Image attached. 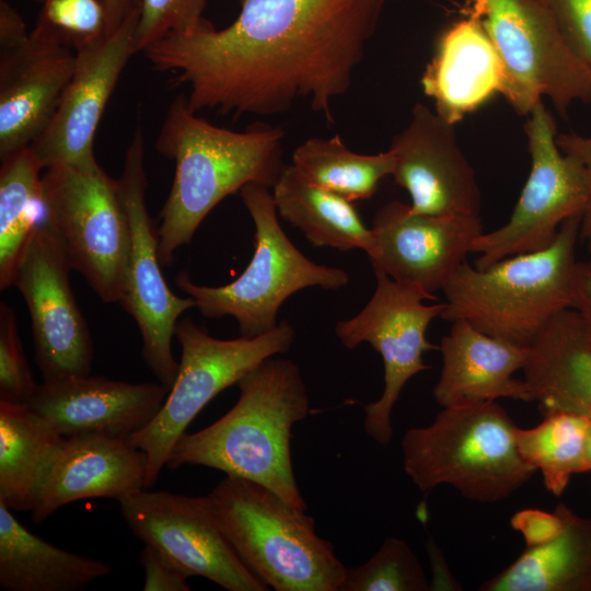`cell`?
<instances>
[{"label": "cell", "mask_w": 591, "mask_h": 591, "mask_svg": "<svg viewBox=\"0 0 591 591\" xmlns=\"http://www.w3.org/2000/svg\"><path fill=\"white\" fill-rule=\"evenodd\" d=\"M386 0H239L222 30L169 34L142 53L188 88L189 108L234 118L270 116L305 102L334 123Z\"/></svg>", "instance_id": "obj_1"}, {"label": "cell", "mask_w": 591, "mask_h": 591, "mask_svg": "<svg viewBox=\"0 0 591 591\" xmlns=\"http://www.w3.org/2000/svg\"><path fill=\"white\" fill-rule=\"evenodd\" d=\"M178 95L170 105L155 148L175 173L157 228L161 264L188 244L205 217L227 196L255 183L273 188L282 162L283 129L255 121L244 131L215 126Z\"/></svg>", "instance_id": "obj_2"}, {"label": "cell", "mask_w": 591, "mask_h": 591, "mask_svg": "<svg viewBox=\"0 0 591 591\" xmlns=\"http://www.w3.org/2000/svg\"><path fill=\"white\" fill-rule=\"evenodd\" d=\"M240 395L221 418L175 443L166 466L200 465L258 483L306 510L291 461L294 424L310 413L299 367L270 357L236 383Z\"/></svg>", "instance_id": "obj_3"}, {"label": "cell", "mask_w": 591, "mask_h": 591, "mask_svg": "<svg viewBox=\"0 0 591 591\" xmlns=\"http://www.w3.org/2000/svg\"><path fill=\"white\" fill-rule=\"evenodd\" d=\"M581 215L565 220L547 247L478 269L465 260L442 288L440 317L464 320L478 331L530 348L558 312L571 308Z\"/></svg>", "instance_id": "obj_4"}, {"label": "cell", "mask_w": 591, "mask_h": 591, "mask_svg": "<svg viewBox=\"0 0 591 591\" xmlns=\"http://www.w3.org/2000/svg\"><path fill=\"white\" fill-rule=\"evenodd\" d=\"M215 518L244 566L276 591H338L346 567L314 519L271 489L225 475L208 495Z\"/></svg>", "instance_id": "obj_5"}, {"label": "cell", "mask_w": 591, "mask_h": 591, "mask_svg": "<svg viewBox=\"0 0 591 591\" xmlns=\"http://www.w3.org/2000/svg\"><path fill=\"white\" fill-rule=\"evenodd\" d=\"M442 408L402 439L404 471L421 491L447 484L468 500L497 502L534 475L519 452L518 426L496 401Z\"/></svg>", "instance_id": "obj_6"}, {"label": "cell", "mask_w": 591, "mask_h": 591, "mask_svg": "<svg viewBox=\"0 0 591 591\" xmlns=\"http://www.w3.org/2000/svg\"><path fill=\"white\" fill-rule=\"evenodd\" d=\"M239 193L255 224L254 254L245 270L219 287L197 285L187 271L179 273L175 283L201 315L233 316L241 336L252 338L278 325V311L294 292L310 287L337 290L349 282V276L340 268L314 263L292 244L279 224L268 187L251 183Z\"/></svg>", "instance_id": "obj_7"}, {"label": "cell", "mask_w": 591, "mask_h": 591, "mask_svg": "<svg viewBox=\"0 0 591 591\" xmlns=\"http://www.w3.org/2000/svg\"><path fill=\"white\" fill-rule=\"evenodd\" d=\"M505 69L502 95L520 115L548 97L565 115L591 104V69L563 35L545 0H468Z\"/></svg>", "instance_id": "obj_8"}, {"label": "cell", "mask_w": 591, "mask_h": 591, "mask_svg": "<svg viewBox=\"0 0 591 591\" xmlns=\"http://www.w3.org/2000/svg\"><path fill=\"white\" fill-rule=\"evenodd\" d=\"M43 219L53 229L72 269L97 297L121 304L130 253V229L118 181L95 169L45 170Z\"/></svg>", "instance_id": "obj_9"}, {"label": "cell", "mask_w": 591, "mask_h": 591, "mask_svg": "<svg viewBox=\"0 0 591 591\" xmlns=\"http://www.w3.org/2000/svg\"><path fill=\"white\" fill-rule=\"evenodd\" d=\"M178 372L154 418L126 440L148 459L146 488L153 486L169 456L199 412L264 360L288 351L294 331L287 321L263 335L219 339L192 318L178 320Z\"/></svg>", "instance_id": "obj_10"}, {"label": "cell", "mask_w": 591, "mask_h": 591, "mask_svg": "<svg viewBox=\"0 0 591 591\" xmlns=\"http://www.w3.org/2000/svg\"><path fill=\"white\" fill-rule=\"evenodd\" d=\"M375 290L354 317L339 321L335 334L348 349L369 343L383 360L384 387L381 396L364 406L366 433L381 445L393 437L392 412L405 384L430 369L422 355L439 347L428 341L429 324L440 316L445 303L426 305L437 297L419 286L392 279L375 269Z\"/></svg>", "instance_id": "obj_11"}, {"label": "cell", "mask_w": 591, "mask_h": 591, "mask_svg": "<svg viewBox=\"0 0 591 591\" xmlns=\"http://www.w3.org/2000/svg\"><path fill=\"white\" fill-rule=\"evenodd\" d=\"M531 158L529 177L510 219L502 227L482 233L471 253H478L475 267L485 269L509 256L551 245L561 223L583 213L588 188L581 164L560 151L556 123L543 102H537L524 125Z\"/></svg>", "instance_id": "obj_12"}, {"label": "cell", "mask_w": 591, "mask_h": 591, "mask_svg": "<svg viewBox=\"0 0 591 591\" xmlns=\"http://www.w3.org/2000/svg\"><path fill=\"white\" fill-rule=\"evenodd\" d=\"M117 181L130 229L128 275L120 305L139 328L144 363L170 390L179 367L172 351L176 324L185 311L195 308V302L188 296L175 294L162 274L158 232L146 200L144 139L139 126L127 148Z\"/></svg>", "instance_id": "obj_13"}, {"label": "cell", "mask_w": 591, "mask_h": 591, "mask_svg": "<svg viewBox=\"0 0 591 591\" xmlns=\"http://www.w3.org/2000/svg\"><path fill=\"white\" fill-rule=\"evenodd\" d=\"M118 503L132 533L189 577L206 578L228 591L269 589L229 544L208 495L190 497L144 488Z\"/></svg>", "instance_id": "obj_14"}, {"label": "cell", "mask_w": 591, "mask_h": 591, "mask_svg": "<svg viewBox=\"0 0 591 591\" xmlns=\"http://www.w3.org/2000/svg\"><path fill=\"white\" fill-rule=\"evenodd\" d=\"M69 259L42 219L19 264L13 286L32 324L35 360L44 380L90 374L93 343L70 285Z\"/></svg>", "instance_id": "obj_15"}, {"label": "cell", "mask_w": 591, "mask_h": 591, "mask_svg": "<svg viewBox=\"0 0 591 591\" xmlns=\"http://www.w3.org/2000/svg\"><path fill=\"white\" fill-rule=\"evenodd\" d=\"M139 7L109 34L74 46L76 68L58 107L30 146L44 170L95 169L94 137L105 106L136 50Z\"/></svg>", "instance_id": "obj_16"}, {"label": "cell", "mask_w": 591, "mask_h": 591, "mask_svg": "<svg viewBox=\"0 0 591 591\" xmlns=\"http://www.w3.org/2000/svg\"><path fill=\"white\" fill-rule=\"evenodd\" d=\"M373 268L429 293L442 290L484 233L480 215L432 216L394 200L372 220Z\"/></svg>", "instance_id": "obj_17"}, {"label": "cell", "mask_w": 591, "mask_h": 591, "mask_svg": "<svg viewBox=\"0 0 591 591\" xmlns=\"http://www.w3.org/2000/svg\"><path fill=\"white\" fill-rule=\"evenodd\" d=\"M394 182L410 196V209L432 216L480 215L482 196L454 125L422 103L408 125L393 136Z\"/></svg>", "instance_id": "obj_18"}, {"label": "cell", "mask_w": 591, "mask_h": 591, "mask_svg": "<svg viewBox=\"0 0 591 591\" xmlns=\"http://www.w3.org/2000/svg\"><path fill=\"white\" fill-rule=\"evenodd\" d=\"M69 43L39 16L22 45L0 53V159L30 147L50 123L76 68Z\"/></svg>", "instance_id": "obj_19"}, {"label": "cell", "mask_w": 591, "mask_h": 591, "mask_svg": "<svg viewBox=\"0 0 591 591\" xmlns=\"http://www.w3.org/2000/svg\"><path fill=\"white\" fill-rule=\"evenodd\" d=\"M169 391L161 383L83 374L44 380L26 405L65 438L127 439L154 418Z\"/></svg>", "instance_id": "obj_20"}, {"label": "cell", "mask_w": 591, "mask_h": 591, "mask_svg": "<svg viewBox=\"0 0 591 591\" xmlns=\"http://www.w3.org/2000/svg\"><path fill=\"white\" fill-rule=\"evenodd\" d=\"M147 471L146 453L126 439L103 434L67 438L32 518L40 523L81 499L119 501L146 488Z\"/></svg>", "instance_id": "obj_21"}, {"label": "cell", "mask_w": 591, "mask_h": 591, "mask_svg": "<svg viewBox=\"0 0 591 591\" xmlns=\"http://www.w3.org/2000/svg\"><path fill=\"white\" fill-rule=\"evenodd\" d=\"M439 349L442 369L432 392L439 406L498 398L533 402L526 382L513 378L525 366L530 348L495 338L464 320H455Z\"/></svg>", "instance_id": "obj_22"}, {"label": "cell", "mask_w": 591, "mask_h": 591, "mask_svg": "<svg viewBox=\"0 0 591 591\" xmlns=\"http://www.w3.org/2000/svg\"><path fill=\"white\" fill-rule=\"evenodd\" d=\"M421 86L433 100L434 111L453 125L493 94H502L503 65L474 14L468 12L441 35Z\"/></svg>", "instance_id": "obj_23"}, {"label": "cell", "mask_w": 591, "mask_h": 591, "mask_svg": "<svg viewBox=\"0 0 591 591\" xmlns=\"http://www.w3.org/2000/svg\"><path fill=\"white\" fill-rule=\"evenodd\" d=\"M542 416H591V326L575 309L558 312L530 346L522 369Z\"/></svg>", "instance_id": "obj_24"}, {"label": "cell", "mask_w": 591, "mask_h": 591, "mask_svg": "<svg viewBox=\"0 0 591 591\" xmlns=\"http://www.w3.org/2000/svg\"><path fill=\"white\" fill-rule=\"evenodd\" d=\"M112 566L53 545L21 524L0 502V588L7 591H78Z\"/></svg>", "instance_id": "obj_25"}, {"label": "cell", "mask_w": 591, "mask_h": 591, "mask_svg": "<svg viewBox=\"0 0 591 591\" xmlns=\"http://www.w3.org/2000/svg\"><path fill=\"white\" fill-rule=\"evenodd\" d=\"M66 439L26 404L0 401V502L33 511Z\"/></svg>", "instance_id": "obj_26"}, {"label": "cell", "mask_w": 591, "mask_h": 591, "mask_svg": "<svg viewBox=\"0 0 591 591\" xmlns=\"http://www.w3.org/2000/svg\"><path fill=\"white\" fill-rule=\"evenodd\" d=\"M555 510L564 520L551 542L525 547L502 571L483 582L480 591H591V519L565 503Z\"/></svg>", "instance_id": "obj_27"}, {"label": "cell", "mask_w": 591, "mask_h": 591, "mask_svg": "<svg viewBox=\"0 0 591 591\" xmlns=\"http://www.w3.org/2000/svg\"><path fill=\"white\" fill-rule=\"evenodd\" d=\"M271 193L278 215L314 246L370 252L371 228L363 224L352 204L308 182L292 164L283 167Z\"/></svg>", "instance_id": "obj_28"}, {"label": "cell", "mask_w": 591, "mask_h": 591, "mask_svg": "<svg viewBox=\"0 0 591 591\" xmlns=\"http://www.w3.org/2000/svg\"><path fill=\"white\" fill-rule=\"evenodd\" d=\"M43 166L31 147L1 159L0 289L13 286L19 264L43 219Z\"/></svg>", "instance_id": "obj_29"}, {"label": "cell", "mask_w": 591, "mask_h": 591, "mask_svg": "<svg viewBox=\"0 0 591 591\" xmlns=\"http://www.w3.org/2000/svg\"><path fill=\"white\" fill-rule=\"evenodd\" d=\"M292 165L310 183L354 202L371 198L380 181L392 175L394 155L387 150L360 154L341 138H310L292 154Z\"/></svg>", "instance_id": "obj_30"}, {"label": "cell", "mask_w": 591, "mask_h": 591, "mask_svg": "<svg viewBox=\"0 0 591 591\" xmlns=\"http://www.w3.org/2000/svg\"><path fill=\"white\" fill-rule=\"evenodd\" d=\"M543 418L533 428L517 427V445L522 457L541 472L546 489L559 497L572 475L589 472L586 438L590 416L557 412Z\"/></svg>", "instance_id": "obj_31"}, {"label": "cell", "mask_w": 591, "mask_h": 591, "mask_svg": "<svg viewBox=\"0 0 591 591\" xmlns=\"http://www.w3.org/2000/svg\"><path fill=\"white\" fill-rule=\"evenodd\" d=\"M429 582L410 546L387 537L362 565L346 567L338 591H426Z\"/></svg>", "instance_id": "obj_32"}, {"label": "cell", "mask_w": 591, "mask_h": 591, "mask_svg": "<svg viewBox=\"0 0 591 591\" xmlns=\"http://www.w3.org/2000/svg\"><path fill=\"white\" fill-rule=\"evenodd\" d=\"M139 20L136 31V50L169 34L189 35L215 26L204 18L208 0H137Z\"/></svg>", "instance_id": "obj_33"}, {"label": "cell", "mask_w": 591, "mask_h": 591, "mask_svg": "<svg viewBox=\"0 0 591 591\" xmlns=\"http://www.w3.org/2000/svg\"><path fill=\"white\" fill-rule=\"evenodd\" d=\"M35 382L19 337L12 306L0 303V401L27 404L35 394Z\"/></svg>", "instance_id": "obj_34"}, {"label": "cell", "mask_w": 591, "mask_h": 591, "mask_svg": "<svg viewBox=\"0 0 591 591\" xmlns=\"http://www.w3.org/2000/svg\"><path fill=\"white\" fill-rule=\"evenodd\" d=\"M40 18L59 31L73 47L105 34L102 0H45Z\"/></svg>", "instance_id": "obj_35"}, {"label": "cell", "mask_w": 591, "mask_h": 591, "mask_svg": "<svg viewBox=\"0 0 591 591\" xmlns=\"http://www.w3.org/2000/svg\"><path fill=\"white\" fill-rule=\"evenodd\" d=\"M567 43L591 69V0H545Z\"/></svg>", "instance_id": "obj_36"}, {"label": "cell", "mask_w": 591, "mask_h": 591, "mask_svg": "<svg viewBox=\"0 0 591 591\" xmlns=\"http://www.w3.org/2000/svg\"><path fill=\"white\" fill-rule=\"evenodd\" d=\"M140 563L144 570V591H188L189 576L144 544Z\"/></svg>", "instance_id": "obj_37"}, {"label": "cell", "mask_w": 591, "mask_h": 591, "mask_svg": "<svg viewBox=\"0 0 591 591\" xmlns=\"http://www.w3.org/2000/svg\"><path fill=\"white\" fill-rule=\"evenodd\" d=\"M510 523L522 534L528 547L551 542L564 528V520L556 510L551 513L534 508L518 511L512 515Z\"/></svg>", "instance_id": "obj_38"}, {"label": "cell", "mask_w": 591, "mask_h": 591, "mask_svg": "<svg viewBox=\"0 0 591 591\" xmlns=\"http://www.w3.org/2000/svg\"><path fill=\"white\" fill-rule=\"evenodd\" d=\"M556 143L561 152L578 160L584 173L588 202L581 217L580 237L587 241L591 251V136L559 134L556 136Z\"/></svg>", "instance_id": "obj_39"}, {"label": "cell", "mask_w": 591, "mask_h": 591, "mask_svg": "<svg viewBox=\"0 0 591 591\" xmlns=\"http://www.w3.org/2000/svg\"><path fill=\"white\" fill-rule=\"evenodd\" d=\"M28 35L19 12L5 0H0V53L22 45Z\"/></svg>", "instance_id": "obj_40"}, {"label": "cell", "mask_w": 591, "mask_h": 591, "mask_svg": "<svg viewBox=\"0 0 591 591\" xmlns=\"http://www.w3.org/2000/svg\"><path fill=\"white\" fill-rule=\"evenodd\" d=\"M571 308L591 326V260L577 262L571 283Z\"/></svg>", "instance_id": "obj_41"}, {"label": "cell", "mask_w": 591, "mask_h": 591, "mask_svg": "<svg viewBox=\"0 0 591 591\" xmlns=\"http://www.w3.org/2000/svg\"><path fill=\"white\" fill-rule=\"evenodd\" d=\"M426 545L432 567V580L429 582V590H460V586L449 576L444 557L434 542L429 538Z\"/></svg>", "instance_id": "obj_42"}, {"label": "cell", "mask_w": 591, "mask_h": 591, "mask_svg": "<svg viewBox=\"0 0 591 591\" xmlns=\"http://www.w3.org/2000/svg\"><path fill=\"white\" fill-rule=\"evenodd\" d=\"M105 8V34L114 32L125 16L138 5L137 0H102Z\"/></svg>", "instance_id": "obj_43"}, {"label": "cell", "mask_w": 591, "mask_h": 591, "mask_svg": "<svg viewBox=\"0 0 591 591\" xmlns=\"http://www.w3.org/2000/svg\"><path fill=\"white\" fill-rule=\"evenodd\" d=\"M586 462L588 466V471H591V416H590V422L588 427L587 438H586Z\"/></svg>", "instance_id": "obj_44"}, {"label": "cell", "mask_w": 591, "mask_h": 591, "mask_svg": "<svg viewBox=\"0 0 591 591\" xmlns=\"http://www.w3.org/2000/svg\"><path fill=\"white\" fill-rule=\"evenodd\" d=\"M36 1L44 2L45 0H36Z\"/></svg>", "instance_id": "obj_45"}]
</instances>
